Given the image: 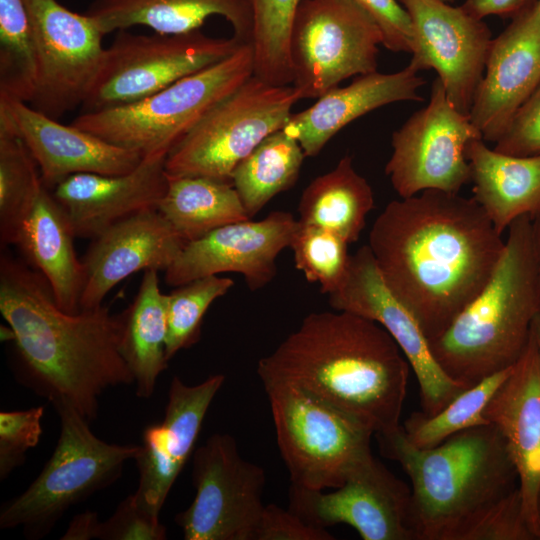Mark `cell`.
<instances>
[{
    "instance_id": "obj_1",
    "label": "cell",
    "mask_w": 540,
    "mask_h": 540,
    "mask_svg": "<svg viewBox=\"0 0 540 540\" xmlns=\"http://www.w3.org/2000/svg\"><path fill=\"white\" fill-rule=\"evenodd\" d=\"M368 246L387 288L430 341L486 286L505 240L473 197L429 189L389 202Z\"/></svg>"
},
{
    "instance_id": "obj_2",
    "label": "cell",
    "mask_w": 540,
    "mask_h": 540,
    "mask_svg": "<svg viewBox=\"0 0 540 540\" xmlns=\"http://www.w3.org/2000/svg\"><path fill=\"white\" fill-rule=\"evenodd\" d=\"M0 312L15 334L20 383L91 422L109 388L134 384L120 349L122 312L103 304L68 313L27 262L0 256Z\"/></svg>"
},
{
    "instance_id": "obj_3",
    "label": "cell",
    "mask_w": 540,
    "mask_h": 540,
    "mask_svg": "<svg viewBox=\"0 0 540 540\" xmlns=\"http://www.w3.org/2000/svg\"><path fill=\"white\" fill-rule=\"evenodd\" d=\"M375 436L381 454L410 479L414 540H538L525 516L516 468L494 425L460 431L427 449L411 445L402 425Z\"/></svg>"
},
{
    "instance_id": "obj_4",
    "label": "cell",
    "mask_w": 540,
    "mask_h": 540,
    "mask_svg": "<svg viewBox=\"0 0 540 540\" xmlns=\"http://www.w3.org/2000/svg\"><path fill=\"white\" fill-rule=\"evenodd\" d=\"M410 365L378 323L345 311L308 314L258 361L261 380L290 383L374 435L400 424Z\"/></svg>"
},
{
    "instance_id": "obj_5",
    "label": "cell",
    "mask_w": 540,
    "mask_h": 540,
    "mask_svg": "<svg viewBox=\"0 0 540 540\" xmlns=\"http://www.w3.org/2000/svg\"><path fill=\"white\" fill-rule=\"evenodd\" d=\"M507 230L502 256L486 286L429 341L443 372L465 388L514 366L539 314L531 217H519Z\"/></svg>"
},
{
    "instance_id": "obj_6",
    "label": "cell",
    "mask_w": 540,
    "mask_h": 540,
    "mask_svg": "<svg viewBox=\"0 0 540 540\" xmlns=\"http://www.w3.org/2000/svg\"><path fill=\"white\" fill-rule=\"evenodd\" d=\"M54 408L60 434L51 457L27 489L0 509V528L20 527L30 540L46 537L68 509L116 482L139 450L98 438L68 404Z\"/></svg>"
},
{
    "instance_id": "obj_7",
    "label": "cell",
    "mask_w": 540,
    "mask_h": 540,
    "mask_svg": "<svg viewBox=\"0 0 540 540\" xmlns=\"http://www.w3.org/2000/svg\"><path fill=\"white\" fill-rule=\"evenodd\" d=\"M254 74L251 43L134 103L83 112L71 124L143 157L172 146L218 101Z\"/></svg>"
},
{
    "instance_id": "obj_8",
    "label": "cell",
    "mask_w": 540,
    "mask_h": 540,
    "mask_svg": "<svg viewBox=\"0 0 540 540\" xmlns=\"http://www.w3.org/2000/svg\"><path fill=\"white\" fill-rule=\"evenodd\" d=\"M291 485L323 491L344 484L373 457V432L287 382L261 380Z\"/></svg>"
},
{
    "instance_id": "obj_9",
    "label": "cell",
    "mask_w": 540,
    "mask_h": 540,
    "mask_svg": "<svg viewBox=\"0 0 540 540\" xmlns=\"http://www.w3.org/2000/svg\"><path fill=\"white\" fill-rule=\"evenodd\" d=\"M299 100L293 85L270 84L253 74L172 146L165 159L166 174L231 182L235 167L284 127Z\"/></svg>"
},
{
    "instance_id": "obj_10",
    "label": "cell",
    "mask_w": 540,
    "mask_h": 540,
    "mask_svg": "<svg viewBox=\"0 0 540 540\" xmlns=\"http://www.w3.org/2000/svg\"><path fill=\"white\" fill-rule=\"evenodd\" d=\"M240 44L233 36L212 37L201 30L151 35L120 30L104 49L82 110L94 112L139 101L223 60Z\"/></svg>"
},
{
    "instance_id": "obj_11",
    "label": "cell",
    "mask_w": 540,
    "mask_h": 540,
    "mask_svg": "<svg viewBox=\"0 0 540 540\" xmlns=\"http://www.w3.org/2000/svg\"><path fill=\"white\" fill-rule=\"evenodd\" d=\"M382 33L353 0H300L290 30L292 85L317 99L353 76L377 71Z\"/></svg>"
},
{
    "instance_id": "obj_12",
    "label": "cell",
    "mask_w": 540,
    "mask_h": 540,
    "mask_svg": "<svg viewBox=\"0 0 540 540\" xmlns=\"http://www.w3.org/2000/svg\"><path fill=\"white\" fill-rule=\"evenodd\" d=\"M192 481L194 499L175 516L185 540L256 539L266 475L231 435L213 434L194 451Z\"/></svg>"
},
{
    "instance_id": "obj_13",
    "label": "cell",
    "mask_w": 540,
    "mask_h": 540,
    "mask_svg": "<svg viewBox=\"0 0 540 540\" xmlns=\"http://www.w3.org/2000/svg\"><path fill=\"white\" fill-rule=\"evenodd\" d=\"M483 139L449 100L437 77L428 104L392 133L385 174L400 198L429 189L458 193L470 181L468 144Z\"/></svg>"
},
{
    "instance_id": "obj_14",
    "label": "cell",
    "mask_w": 540,
    "mask_h": 540,
    "mask_svg": "<svg viewBox=\"0 0 540 540\" xmlns=\"http://www.w3.org/2000/svg\"><path fill=\"white\" fill-rule=\"evenodd\" d=\"M40 62V77L30 105L59 119L81 106L100 66L104 34L86 13L58 0H24Z\"/></svg>"
},
{
    "instance_id": "obj_15",
    "label": "cell",
    "mask_w": 540,
    "mask_h": 540,
    "mask_svg": "<svg viewBox=\"0 0 540 540\" xmlns=\"http://www.w3.org/2000/svg\"><path fill=\"white\" fill-rule=\"evenodd\" d=\"M328 296L334 310L372 320L392 336L415 373L423 413L436 414L467 389L437 364L418 322L384 283L368 244L351 255L343 283Z\"/></svg>"
},
{
    "instance_id": "obj_16",
    "label": "cell",
    "mask_w": 540,
    "mask_h": 540,
    "mask_svg": "<svg viewBox=\"0 0 540 540\" xmlns=\"http://www.w3.org/2000/svg\"><path fill=\"white\" fill-rule=\"evenodd\" d=\"M413 29L411 65L434 69L452 104L469 112L492 42L486 23L443 0H399Z\"/></svg>"
},
{
    "instance_id": "obj_17",
    "label": "cell",
    "mask_w": 540,
    "mask_h": 540,
    "mask_svg": "<svg viewBox=\"0 0 540 540\" xmlns=\"http://www.w3.org/2000/svg\"><path fill=\"white\" fill-rule=\"evenodd\" d=\"M411 487L374 456L331 492L291 485L289 509L308 524H346L363 540H414L409 526Z\"/></svg>"
},
{
    "instance_id": "obj_18",
    "label": "cell",
    "mask_w": 540,
    "mask_h": 540,
    "mask_svg": "<svg viewBox=\"0 0 540 540\" xmlns=\"http://www.w3.org/2000/svg\"><path fill=\"white\" fill-rule=\"evenodd\" d=\"M297 219L290 212L273 211L258 221L219 227L186 243L165 271L170 286L220 273H239L251 291L269 284L277 273L276 259L289 248Z\"/></svg>"
},
{
    "instance_id": "obj_19",
    "label": "cell",
    "mask_w": 540,
    "mask_h": 540,
    "mask_svg": "<svg viewBox=\"0 0 540 540\" xmlns=\"http://www.w3.org/2000/svg\"><path fill=\"white\" fill-rule=\"evenodd\" d=\"M224 380V375L215 374L188 385L177 376L172 378L164 418L145 427L134 459L139 478L133 494L149 514L159 517L176 479L194 453L203 420Z\"/></svg>"
},
{
    "instance_id": "obj_20",
    "label": "cell",
    "mask_w": 540,
    "mask_h": 540,
    "mask_svg": "<svg viewBox=\"0 0 540 540\" xmlns=\"http://www.w3.org/2000/svg\"><path fill=\"white\" fill-rule=\"evenodd\" d=\"M0 128L19 137L35 159L44 185L52 189L79 173L120 175L133 171L143 156L73 124L64 125L29 103L0 97Z\"/></svg>"
},
{
    "instance_id": "obj_21",
    "label": "cell",
    "mask_w": 540,
    "mask_h": 540,
    "mask_svg": "<svg viewBox=\"0 0 540 540\" xmlns=\"http://www.w3.org/2000/svg\"><path fill=\"white\" fill-rule=\"evenodd\" d=\"M540 85V5L535 0L492 39L470 112L483 140L496 143Z\"/></svg>"
},
{
    "instance_id": "obj_22",
    "label": "cell",
    "mask_w": 540,
    "mask_h": 540,
    "mask_svg": "<svg viewBox=\"0 0 540 540\" xmlns=\"http://www.w3.org/2000/svg\"><path fill=\"white\" fill-rule=\"evenodd\" d=\"M186 243L157 209L111 225L92 239L82 259L85 285L81 310L101 306L107 294L134 273L165 272Z\"/></svg>"
},
{
    "instance_id": "obj_23",
    "label": "cell",
    "mask_w": 540,
    "mask_h": 540,
    "mask_svg": "<svg viewBox=\"0 0 540 540\" xmlns=\"http://www.w3.org/2000/svg\"><path fill=\"white\" fill-rule=\"evenodd\" d=\"M166 152L145 155L131 172L120 175L79 173L51 190L76 237L93 239L111 225L157 209L167 189Z\"/></svg>"
},
{
    "instance_id": "obj_24",
    "label": "cell",
    "mask_w": 540,
    "mask_h": 540,
    "mask_svg": "<svg viewBox=\"0 0 540 540\" xmlns=\"http://www.w3.org/2000/svg\"><path fill=\"white\" fill-rule=\"evenodd\" d=\"M483 414L505 440L517 471L526 519L540 540V354L532 332L524 353Z\"/></svg>"
},
{
    "instance_id": "obj_25",
    "label": "cell",
    "mask_w": 540,
    "mask_h": 540,
    "mask_svg": "<svg viewBox=\"0 0 540 540\" xmlns=\"http://www.w3.org/2000/svg\"><path fill=\"white\" fill-rule=\"evenodd\" d=\"M424 84L409 64L394 73L360 75L347 86L329 90L305 110L292 113L282 129L299 142L306 157H314L342 128L365 114L395 102L424 100L418 93Z\"/></svg>"
},
{
    "instance_id": "obj_26",
    "label": "cell",
    "mask_w": 540,
    "mask_h": 540,
    "mask_svg": "<svg viewBox=\"0 0 540 540\" xmlns=\"http://www.w3.org/2000/svg\"><path fill=\"white\" fill-rule=\"evenodd\" d=\"M73 229L50 188L40 189L23 219L14 245L26 262L47 281L57 305L68 313L81 311L85 269L77 257Z\"/></svg>"
},
{
    "instance_id": "obj_27",
    "label": "cell",
    "mask_w": 540,
    "mask_h": 540,
    "mask_svg": "<svg viewBox=\"0 0 540 540\" xmlns=\"http://www.w3.org/2000/svg\"><path fill=\"white\" fill-rule=\"evenodd\" d=\"M85 13L104 35L137 25L160 34H183L200 30L212 16L229 22L240 43H251L253 33L246 0H93Z\"/></svg>"
},
{
    "instance_id": "obj_28",
    "label": "cell",
    "mask_w": 540,
    "mask_h": 540,
    "mask_svg": "<svg viewBox=\"0 0 540 540\" xmlns=\"http://www.w3.org/2000/svg\"><path fill=\"white\" fill-rule=\"evenodd\" d=\"M466 158L473 198L499 234L519 217L540 211V154L508 155L476 139L468 144Z\"/></svg>"
},
{
    "instance_id": "obj_29",
    "label": "cell",
    "mask_w": 540,
    "mask_h": 540,
    "mask_svg": "<svg viewBox=\"0 0 540 540\" xmlns=\"http://www.w3.org/2000/svg\"><path fill=\"white\" fill-rule=\"evenodd\" d=\"M121 354L136 386V395L150 398L159 375L167 368V295L157 270L143 272L132 303L122 311Z\"/></svg>"
},
{
    "instance_id": "obj_30",
    "label": "cell",
    "mask_w": 540,
    "mask_h": 540,
    "mask_svg": "<svg viewBox=\"0 0 540 540\" xmlns=\"http://www.w3.org/2000/svg\"><path fill=\"white\" fill-rule=\"evenodd\" d=\"M374 203L372 187L346 155L304 189L298 220L328 229L350 244L359 239Z\"/></svg>"
},
{
    "instance_id": "obj_31",
    "label": "cell",
    "mask_w": 540,
    "mask_h": 540,
    "mask_svg": "<svg viewBox=\"0 0 540 540\" xmlns=\"http://www.w3.org/2000/svg\"><path fill=\"white\" fill-rule=\"evenodd\" d=\"M167 179L157 210L187 243L250 219L232 182L204 176L167 175Z\"/></svg>"
},
{
    "instance_id": "obj_32",
    "label": "cell",
    "mask_w": 540,
    "mask_h": 540,
    "mask_svg": "<svg viewBox=\"0 0 540 540\" xmlns=\"http://www.w3.org/2000/svg\"><path fill=\"white\" fill-rule=\"evenodd\" d=\"M305 157L299 142L280 129L235 167L231 182L250 218L274 196L295 185Z\"/></svg>"
},
{
    "instance_id": "obj_33",
    "label": "cell",
    "mask_w": 540,
    "mask_h": 540,
    "mask_svg": "<svg viewBox=\"0 0 540 540\" xmlns=\"http://www.w3.org/2000/svg\"><path fill=\"white\" fill-rule=\"evenodd\" d=\"M40 62L24 0H0V97L31 103Z\"/></svg>"
},
{
    "instance_id": "obj_34",
    "label": "cell",
    "mask_w": 540,
    "mask_h": 540,
    "mask_svg": "<svg viewBox=\"0 0 540 540\" xmlns=\"http://www.w3.org/2000/svg\"><path fill=\"white\" fill-rule=\"evenodd\" d=\"M513 367L465 389L434 415L422 411L412 413L402 424L407 441L417 448H432L460 431L489 424L484 409Z\"/></svg>"
},
{
    "instance_id": "obj_35",
    "label": "cell",
    "mask_w": 540,
    "mask_h": 540,
    "mask_svg": "<svg viewBox=\"0 0 540 540\" xmlns=\"http://www.w3.org/2000/svg\"><path fill=\"white\" fill-rule=\"evenodd\" d=\"M44 185L23 141L0 128V241L14 245L21 223Z\"/></svg>"
},
{
    "instance_id": "obj_36",
    "label": "cell",
    "mask_w": 540,
    "mask_h": 540,
    "mask_svg": "<svg viewBox=\"0 0 540 540\" xmlns=\"http://www.w3.org/2000/svg\"><path fill=\"white\" fill-rule=\"evenodd\" d=\"M253 16L254 75L274 85H292L290 30L300 0H246Z\"/></svg>"
},
{
    "instance_id": "obj_37",
    "label": "cell",
    "mask_w": 540,
    "mask_h": 540,
    "mask_svg": "<svg viewBox=\"0 0 540 540\" xmlns=\"http://www.w3.org/2000/svg\"><path fill=\"white\" fill-rule=\"evenodd\" d=\"M348 242L338 234L297 221L289 248L295 267L308 282L318 283L321 292L330 294L343 283L351 255Z\"/></svg>"
},
{
    "instance_id": "obj_38",
    "label": "cell",
    "mask_w": 540,
    "mask_h": 540,
    "mask_svg": "<svg viewBox=\"0 0 540 540\" xmlns=\"http://www.w3.org/2000/svg\"><path fill=\"white\" fill-rule=\"evenodd\" d=\"M234 281L218 275L195 279L175 287L167 295L166 358L197 342L202 319L210 305L224 296Z\"/></svg>"
},
{
    "instance_id": "obj_39",
    "label": "cell",
    "mask_w": 540,
    "mask_h": 540,
    "mask_svg": "<svg viewBox=\"0 0 540 540\" xmlns=\"http://www.w3.org/2000/svg\"><path fill=\"white\" fill-rule=\"evenodd\" d=\"M44 406L0 412V479L5 480L36 447L42 435Z\"/></svg>"
},
{
    "instance_id": "obj_40",
    "label": "cell",
    "mask_w": 540,
    "mask_h": 540,
    "mask_svg": "<svg viewBox=\"0 0 540 540\" xmlns=\"http://www.w3.org/2000/svg\"><path fill=\"white\" fill-rule=\"evenodd\" d=\"M166 527L159 517L143 510L134 494L121 501L114 513L100 523V540H164Z\"/></svg>"
},
{
    "instance_id": "obj_41",
    "label": "cell",
    "mask_w": 540,
    "mask_h": 540,
    "mask_svg": "<svg viewBox=\"0 0 540 540\" xmlns=\"http://www.w3.org/2000/svg\"><path fill=\"white\" fill-rule=\"evenodd\" d=\"M494 149L514 156L540 154V85L514 114Z\"/></svg>"
},
{
    "instance_id": "obj_42",
    "label": "cell",
    "mask_w": 540,
    "mask_h": 540,
    "mask_svg": "<svg viewBox=\"0 0 540 540\" xmlns=\"http://www.w3.org/2000/svg\"><path fill=\"white\" fill-rule=\"evenodd\" d=\"M376 22L383 46L392 52L411 53L413 29L410 17L399 0H353Z\"/></svg>"
},
{
    "instance_id": "obj_43",
    "label": "cell",
    "mask_w": 540,
    "mask_h": 540,
    "mask_svg": "<svg viewBox=\"0 0 540 540\" xmlns=\"http://www.w3.org/2000/svg\"><path fill=\"white\" fill-rule=\"evenodd\" d=\"M326 529L308 524L296 513L266 504L255 540H333Z\"/></svg>"
},
{
    "instance_id": "obj_44",
    "label": "cell",
    "mask_w": 540,
    "mask_h": 540,
    "mask_svg": "<svg viewBox=\"0 0 540 540\" xmlns=\"http://www.w3.org/2000/svg\"><path fill=\"white\" fill-rule=\"evenodd\" d=\"M534 0H465L463 9L477 19L486 16L516 15Z\"/></svg>"
},
{
    "instance_id": "obj_45",
    "label": "cell",
    "mask_w": 540,
    "mask_h": 540,
    "mask_svg": "<svg viewBox=\"0 0 540 540\" xmlns=\"http://www.w3.org/2000/svg\"><path fill=\"white\" fill-rule=\"evenodd\" d=\"M100 523L96 512L86 510L72 518L61 540L98 539Z\"/></svg>"
},
{
    "instance_id": "obj_46",
    "label": "cell",
    "mask_w": 540,
    "mask_h": 540,
    "mask_svg": "<svg viewBox=\"0 0 540 540\" xmlns=\"http://www.w3.org/2000/svg\"><path fill=\"white\" fill-rule=\"evenodd\" d=\"M531 240L536 268L540 317V211L531 218Z\"/></svg>"
},
{
    "instance_id": "obj_47",
    "label": "cell",
    "mask_w": 540,
    "mask_h": 540,
    "mask_svg": "<svg viewBox=\"0 0 540 540\" xmlns=\"http://www.w3.org/2000/svg\"><path fill=\"white\" fill-rule=\"evenodd\" d=\"M532 333L540 354V317L538 315L533 322Z\"/></svg>"
},
{
    "instance_id": "obj_48",
    "label": "cell",
    "mask_w": 540,
    "mask_h": 540,
    "mask_svg": "<svg viewBox=\"0 0 540 540\" xmlns=\"http://www.w3.org/2000/svg\"><path fill=\"white\" fill-rule=\"evenodd\" d=\"M537 520H538V528H539V533H540V489H539L538 497H537Z\"/></svg>"
},
{
    "instance_id": "obj_49",
    "label": "cell",
    "mask_w": 540,
    "mask_h": 540,
    "mask_svg": "<svg viewBox=\"0 0 540 540\" xmlns=\"http://www.w3.org/2000/svg\"><path fill=\"white\" fill-rule=\"evenodd\" d=\"M443 1L453 4L456 0H443Z\"/></svg>"
},
{
    "instance_id": "obj_50",
    "label": "cell",
    "mask_w": 540,
    "mask_h": 540,
    "mask_svg": "<svg viewBox=\"0 0 540 540\" xmlns=\"http://www.w3.org/2000/svg\"><path fill=\"white\" fill-rule=\"evenodd\" d=\"M535 1H536V2H538V3H539V5H540V0H535Z\"/></svg>"
}]
</instances>
